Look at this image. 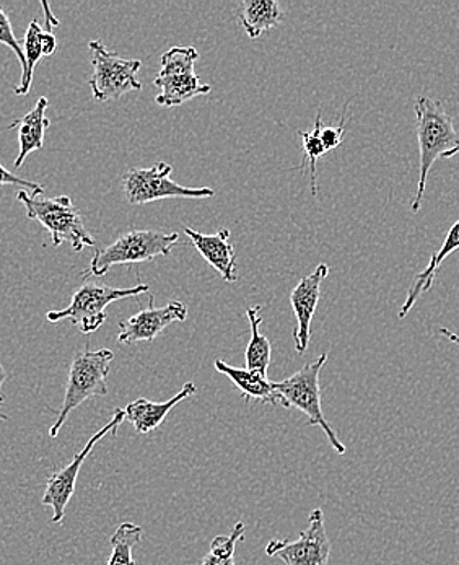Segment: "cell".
Listing matches in <instances>:
<instances>
[{"instance_id": "8992f818", "label": "cell", "mask_w": 459, "mask_h": 565, "mask_svg": "<svg viewBox=\"0 0 459 565\" xmlns=\"http://www.w3.org/2000/svg\"><path fill=\"white\" fill-rule=\"evenodd\" d=\"M149 292L150 287L146 284H139V286L129 287V289H115V287L87 284L72 296L71 305L67 308L60 311H47V320L51 323L68 320L75 327H78L82 333L92 334L105 323L106 308L109 305Z\"/></svg>"}, {"instance_id": "30bf717a", "label": "cell", "mask_w": 459, "mask_h": 565, "mask_svg": "<svg viewBox=\"0 0 459 565\" xmlns=\"http://www.w3.org/2000/svg\"><path fill=\"white\" fill-rule=\"evenodd\" d=\"M125 420V409H116L113 419L87 441V445L75 455L74 460H72L66 468L53 472L51 478L47 479L46 492H44L41 503L54 510L53 520H51V522H63L68 502H71L72 495H74L75 492V484H77L78 472H81L82 465L87 460L95 445H97L99 440H103L106 435L116 434V430H118V427L121 426Z\"/></svg>"}, {"instance_id": "6da1fadb", "label": "cell", "mask_w": 459, "mask_h": 565, "mask_svg": "<svg viewBox=\"0 0 459 565\" xmlns=\"http://www.w3.org/2000/svg\"><path fill=\"white\" fill-rule=\"evenodd\" d=\"M414 111L419 139L420 170L416 198L410 209L417 214L423 205L428 173L434 163L440 159H453L459 156V132L455 129L453 118L448 115L441 102L420 95L416 98Z\"/></svg>"}, {"instance_id": "d6986e66", "label": "cell", "mask_w": 459, "mask_h": 565, "mask_svg": "<svg viewBox=\"0 0 459 565\" xmlns=\"http://www.w3.org/2000/svg\"><path fill=\"white\" fill-rule=\"evenodd\" d=\"M215 370L227 375L236 388L242 393L243 398L246 401H261L264 404H273L279 406L280 396L274 390V383L264 379L259 373L249 372L246 369H236V366L228 365L227 362L217 359L215 361Z\"/></svg>"}, {"instance_id": "52a82bcc", "label": "cell", "mask_w": 459, "mask_h": 565, "mask_svg": "<svg viewBox=\"0 0 459 565\" xmlns=\"http://www.w3.org/2000/svg\"><path fill=\"white\" fill-rule=\"evenodd\" d=\"M92 53V74L88 85L95 100L99 103L118 100L129 92L142 90V84L137 81L139 74V60H126L109 51L99 40L88 43Z\"/></svg>"}, {"instance_id": "9c48e42d", "label": "cell", "mask_w": 459, "mask_h": 565, "mask_svg": "<svg viewBox=\"0 0 459 565\" xmlns=\"http://www.w3.org/2000/svg\"><path fill=\"white\" fill-rule=\"evenodd\" d=\"M331 551L321 509L311 512L310 525L300 533L298 540H273L266 546L267 556L279 557L287 565H329Z\"/></svg>"}, {"instance_id": "9a60e30c", "label": "cell", "mask_w": 459, "mask_h": 565, "mask_svg": "<svg viewBox=\"0 0 459 565\" xmlns=\"http://www.w3.org/2000/svg\"><path fill=\"white\" fill-rule=\"evenodd\" d=\"M47 106H50L47 98L41 97L32 111L26 113L22 119L9 126V129H19L20 152L13 162V168L22 167L30 153L43 147L44 134L51 125L50 119L46 118Z\"/></svg>"}, {"instance_id": "3957f363", "label": "cell", "mask_w": 459, "mask_h": 565, "mask_svg": "<svg viewBox=\"0 0 459 565\" xmlns=\"http://www.w3.org/2000/svg\"><path fill=\"white\" fill-rule=\"evenodd\" d=\"M17 200L25 205L30 221L40 222L50 232L56 248L64 242L71 243L75 253H81L87 246H95L94 236L85 227L84 218L71 198L57 196L47 200L22 190L17 193Z\"/></svg>"}, {"instance_id": "e0dca14e", "label": "cell", "mask_w": 459, "mask_h": 565, "mask_svg": "<svg viewBox=\"0 0 459 565\" xmlns=\"http://www.w3.org/2000/svg\"><path fill=\"white\" fill-rule=\"evenodd\" d=\"M153 85L159 87L160 95L156 98L157 105L164 108L184 105V103L211 94V85L202 84L196 72L191 74L171 75V77H157Z\"/></svg>"}, {"instance_id": "ffe728a7", "label": "cell", "mask_w": 459, "mask_h": 565, "mask_svg": "<svg viewBox=\"0 0 459 565\" xmlns=\"http://www.w3.org/2000/svg\"><path fill=\"white\" fill-rule=\"evenodd\" d=\"M259 311H261L259 305L246 310L249 324H252V341H249L248 348H246V370L259 373L264 379H267V369H269L270 364V342L259 331V327L263 323Z\"/></svg>"}, {"instance_id": "4316f807", "label": "cell", "mask_w": 459, "mask_h": 565, "mask_svg": "<svg viewBox=\"0 0 459 565\" xmlns=\"http://www.w3.org/2000/svg\"><path fill=\"white\" fill-rule=\"evenodd\" d=\"M345 111H348V105H345L344 113H342L341 121L338 126H328V128H321L320 137L323 142L327 152L338 149L341 146L342 137L345 134Z\"/></svg>"}, {"instance_id": "ac0fdd59", "label": "cell", "mask_w": 459, "mask_h": 565, "mask_svg": "<svg viewBox=\"0 0 459 565\" xmlns=\"http://www.w3.org/2000/svg\"><path fill=\"white\" fill-rule=\"evenodd\" d=\"M239 23L252 40H258L286 19L282 6L276 0H245L239 6Z\"/></svg>"}, {"instance_id": "7a4b0ae2", "label": "cell", "mask_w": 459, "mask_h": 565, "mask_svg": "<svg viewBox=\"0 0 459 565\" xmlns=\"http://www.w3.org/2000/svg\"><path fill=\"white\" fill-rule=\"evenodd\" d=\"M328 354H321L317 361L301 366L298 372L282 382L274 383V390L280 396V404L284 407H296L308 417L307 426L320 427L327 434L329 444L334 448L335 454H348V447L342 444L331 424L324 417L321 409V388L320 375L324 364H327Z\"/></svg>"}, {"instance_id": "1f68e13d", "label": "cell", "mask_w": 459, "mask_h": 565, "mask_svg": "<svg viewBox=\"0 0 459 565\" xmlns=\"http://www.w3.org/2000/svg\"><path fill=\"white\" fill-rule=\"evenodd\" d=\"M438 333L445 335V338H447L448 341L455 342V344L459 345V335L455 334L453 331L448 330V328H440V330H438Z\"/></svg>"}, {"instance_id": "277c9868", "label": "cell", "mask_w": 459, "mask_h": 565, "mask_svg": "<svg viewBox=\"0 0 459 565\" xmlns=\"http://www.w3.org/2000/svg\"><path fill=\"white\" fill-rule=\"evenodd\" d=\"M113 361H115V354L109 349L90 351L87 348L75 355L68 372L66 396H64L60 416L51 427V437L56 438L60 435L72 411L77 409L85 401L108 395L106 379L111 372Z\"/></svg>"}, {"instance_id": "2e32d148", "label": "cell", "mask_w": 459, "mask_h": 565, "mask_svg": "<svg viewBox=\"0 0 459 565\" xmlns=\"http://www.w3.org/2000/svg\"><path fill=\"white\" fill-rule=\"evenodd\" d=\"M455 252H459V221L451 225L450 231H448L447 236H445L444 245H441V248L438 249L437 253L431 255V259L428 262L426 269L417 274L413 287H410L409 294H407V299L404 301L403 308H401L399 318H406L410 308L416 305L417 299L431 289L435 277H437L438 267Z\"/></svg>"}, {"instance_id": "8fae6325", "label": "cell", "mask_w": 459, "mask_h": 565, "mask_svg": "<svg viewBox=\"0 0 459 565\" xmlns=\"http://www.w3.org/2000/svg\"><path fill=\"white\" fill-rule=\"evenodd\" d=\"M188 305L180 300L170 301L167 307L157 308L156 297L150 296L149 308L119 323L118 342L122 345L153 341L171 323L186 321Z\"/></svg>"}, {"instance_id": "7402d4cb", "label": "cell", "mask_w": 459, "mask_h": 565, "mask_svg": "<svg viewBox=\"0 0 459 565\" xmlns=\"http://www.w3.org/2000/svg\"><path fill=\"white\" fill-rule=\"evenodd\" d=\"M321 128H323V119H321V111H318L313 131H298L301 140H303V160H301L300 170L303 171L308 166V170H310V190L313 196H318L317 163L327 153V149L321 142Z\"/></svg>"}, {"instance_id": "5b68a950", "label": "cell", "mask_w": 459, "mask_h": 565, "mask_svg": "<svg viewBox=\"0 0 459 565\" xmlns=\"http://www.w3.org/2000/svg\"><path fill=\"white\" fill-rule=\"evenodd\" d=\"M180 235L177 232L132 231L119 236L115 243L98 248L92 258L90 267L84 277H102L116 265L152 262L157 256H168L177 245Z\"/></svg>"}, {"instance_id": "f1b7e54d", "label": "cell", "mask_w": 459, "mask_h": 565, "mask_svg": "<svg viewBox=\"0 0 459 565\" xmlns=\"http://www.w3.org/2000/svg\"><path fill=\"white\" fill-rule=\"evenodd\" d=\"M41 46H43L44 56H53L57 51V40L53 32L44 30L43 38H41Z\"/></svg>"}, {"instance_id": "ba28073f", "label": "cell", "mask_w": 459, "mask_h": 565, "mask_svg": "<svg viewBox=\"0 0 459 565\" xmlns=\"http://www.w3.org/2000/svg\"><path fill=\"white\" fill-rule=\"evenodd\" d=\"M173 167L170 163L160 162L150 168H132L126 171L122 178L126 200L132 205L149 204L171 198H183V200H204L215 196L211 188H186L171 180L170 174Z\"/></svg>"}, {"instance_id": "cb8c5ba5", "label": "cell", "mask_w": 459, "mask_h": 565, "mask_svg": "<svg viewBox=\"0 0 459 565\" xmlns=\"http://www.w3.org/2000/svg\"><path fill=\"white\" fill-rule=\"evenodd\" d=\"M245 523L238 522L233 526L232 533L214 537L211 550L199 565H235L236 544L245 541Z\"/></svg>"}, {"instance_id": "d4e9b609", "label": "cell", "mask_w": 459, "mask_h": 565, "mask_svg": "<svg viewBox=\"0 0 459 565\" xmlns=\"http://www.w3.org/2000/svg\"><path fill=\"white\" fill-rule=\"evenodd\" d=\"M199 60L196 47H171L162 56V68L157 77H171V75L191 74Z\"/></svg>"}, {"instance_id": "4dcf8cb0", "label": "cell", "mask_w": 459, "mask_h": 565, "mask_svg": "<svg viewBox=\"0 0 459 565\" xmlns=\"http://www.w3.org/2000/svg\"><path fill=\"white\" fill-rule=\"evenodd\" d=\"M7 380V373L6 369H3V365L0 364V406L3 404V395H2V385L6 383ZM9 417L6 416V414L0 413V420H7Z\"/></svg>"}, {"instance_id": "44dd1931", "label": "cell", "mask_w": 459, "mask_h": 565, "mask_svg": "<svg viewBox=\"0 0 459 565\" xmlns=\"http://www.w3.org/2000/svg\"><path fill=\"white\" fill-rule=\"evenodd\" d=\"M43 26L38 20H33L26 29L25 36L22 40L23 56H25V67L22 71V81L13 87L17 97H23L29 94L32 88L34 67L43 60V46H41V38H43Z\"/></svg>"}, {"instance_id": "603a6c76", "label": "cell", "mask_w": 459, "mask_h": 565, "mask_svg": "<svg viewBox=\"0 0 459 565\" xmlns=\"http://www.w3.org/2000/svg\"><path fill=\"white\" fill-rule=\"evenodd\" d=\"M143 530L134 523H121L111 536L113 553L106 565H136L132 551L142 540Z\"/></svg>"}, {"instance_id": "4fadbf2b", "label": "cell", "mask_w": 459, "mask_h": 565, "mask_svg": "<svg viewBox=\"0 0 459 565\" xmlns=\"http://www.w3.org/2000/svg\"><path fill=\"white\" fill-rule=\"evenodd\" d=\"M184 233L190 236L191 242L196 246L199 255L221 274L222 279L227 280V282H235L238 279V276H236L235 249L230 243V231L227 228H222L214 235H204V233L196 232L194 228L186 227Z\"/></svg>"}, {"instance_id": "f546056e", "label": "cell", "mask_w": 459, "mask_h": 565, "mask_svg": "<svg viewBox=\"0 0 459 565\" xmlns=\"http://www.w3.org/2000/svg\"><path fill=\"white\" fill-rule=\"evenodd\" d=\"M41 7L44 9V17H46V32H51V30L54 29V26L60 25V20L56 19V17H53V13H51L50 6H47L46 2L41 3Z\"/></svg>"}, {"instance_id": "5bb4252c", "label": "cell", "mask_w": 459, "mask_h": 565, "mask_svg": "<svg viewBox=\"0 0 459 565\" xmlns=\"http://www.w3.org/2000/svg\"><path fill=\"white\" fill-rule=\"evenodd\" d=\"M196 385L193 382H188L184 383L183 388H181V392H178V395L164 401V403H152V401L143 398L132 401L125 409L126 420L132 424L137 434L146 435L152 433V430L159 429L162 426L163 420L167 419L168 414L171 413L174 406L196 395Z\"/></svg>"}, {"instance_id": "484cf974", "label": "cell", "mask_w": 459, "mask_h": 565, "mask_svg": "<svg viewBox=\"0 0 459 565\" xmlns=\"http://www.w3.org/2000/svg\"><path fill=\"white\" fill-rule=\"evenodd\" d=\"M0 44H6L17 54L23 71V67H25V56H23L22 41L17 40L15 34H13L12 22H10L6 10L2 9H0Z\"/></svg>"}, {"instance_id": "7c38bea8", "label": "cell", "mask_w": 459, "mask_h": 565, "mask_svg": "<svg viewBox=\"0 0 459 565\" xmlns=\"http://www.w3.org/2000/svg\"><path fill=\"white\" fill-rule=\"evenodd\" d=\"M328 274V265L318 266L310 276L303 277L297 284L296 289L292 290V296H290V303H292L293 313L297 318L293 341H296L298 354H305L308 344H310L311 321H313L314 313H317V307L321 299V286H323V280L327 279Z\"/></svg>"}, {"instance_id": "83f0119b", "label": "cell", "mask_w": 459, "mask_h": 565, "mask_svg": "<svg viewBox=\"0 0 459 565\" xmlns=\"http://www.w3.org/2000/svg\"><path fill=\"white\" fill-rule=\"evenodd\" d=\"M22 186L26 190L32 191L33 196H43L44 188L41 184L34 183V181L23 180V178L17 177L12 171L7 170L6 167L0 166V188L2 186Z\"/></svg>"}]
</instances>
